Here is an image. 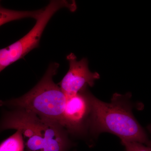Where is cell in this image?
<instances>
[{"label": "cell", "instance_id": "6da1fadb", "mask_svg": "<svg viewBox=\"0 0 151 151\" xmlns=\"http://www.w3.org/2000/svg\"><path fill=\"white\" fill-rule=\"evenodd\" d=\"M10 129L20 131L26 139V151H67L70 147L64 127L31 111L17 109L6 114L0 130Z\"/></svg>", "mask_w": 151, "mask_h": 151}, {"label": "cell", "instance_id": "7a4b0ae2", "mask_svg": "<svg viewBox=\"0 0 151 151\" xmlns=\"http://www.w3.org/2000/svg\"><path fill=\"white\" fill-rule=\"evenodd\" d=\"M92 116V126L97 133L108 132L122 140L149 145L145 132L133 116L128 95L115 93L110 103H105L86 92Z\"/></svg>", "mask_w": 151, "mask_h": 151}, {"label": "cell", "instance_id": "3957f363", "mask_svg": "<svg viewBox=\"0 0 151 151\" xmlns=\"http://www.w3.org/2000/svg\"><path fill=\"white\" fill-rule=\"evenodd\" d=\"M59 67L57 63H50L42 78L29 92L19 98L0 101V106L31 111L63 126L66 97L53 80Z\"/></svg>", "mask_w": 151, "mask_h": 151}, {"label": "cell", "instance_id": "277c9868", "mask_svg": "<svg viewBox=\"0 0 151 151\" xmlns=\"http://www.w3.org/2000/svg\"><path fill=\"white\" fill-rule=\"evenodd\" d=\"M63 8L75 12L77 8L76 3L74 1H51L43 9L29 32L9 46L0 49V72L39 46L41 37L48 22L55 13Z\"/></svg>", "mask_w": 151, "mask_h": 151}, {"label": "cell", "instance_id": "5b68a950", "mask_svg": "<svg viewBox=\"0 0 151 151\" xmlns=\"http://www.w3.org/2000/svg\"><path fill=\"white\" fill-rule=\"evenodd\" d=\"M66 59L69 63V69L58 86L67 98L84 92L88 86H94L100 75L97 72L90 71L87 58L78 61L75 55L70 53Z\"/></svg>", "mask_w": 151, "mask_h": 151}, {"label": "cell", "instance_id": "8992f818", "mask_svg": "<svg viewBox=\"0 0 151 151\" xmlns=\"http://www.w3.org/2000/svg\"><path fill=\"white\" fill-rule=\"evenodd\" d=\"M84 92L66 98L63 127L67 132L75 133L81 129L90 111L89 101Z\"/></svg>", "mask_w": 151, "mask_h": 151}, {"label": "cell", "instance_id": "52a82bcc", "mask_svg": "<svg viewBox=\"0 0 151 151\" xmlns=\"http://www.w3.org/2000/svg\"><path fill=\"white\" fill-rule=\"evenodd\" d=\"M43 9L35 11H20L4 8L0 3V27L7 23L25 18L36 20L41 15Z\"/></svg>", "mask_w": 151, "mask_h": 151}, {"label": "cell", "instance_id": "ba28073f", "mask_svg": "<svg viewBox=\"0 0 151 151\" xmlns=\"http://www.w3.org/2000/svg\"><path fill=\"white\" fill-rule=\"evenodd\" d=\"M23 137L19 131L0 144V151H24Z\"/></svg>", "mask_w": 151, "mask_h": 151}, {"label": "cell", "instance_id": "9c48e42d", "mask_svg": "<svg viewBox=\"0 0 151 151\" xmlns=\"http://www.w3.org/2000/svg\"><path fill=\"white\" fill-rule=\"evenodd\" d=\"M122 143L124 146L126 151H151L150 147L143 145L142 143L122 140Z\"/></svg>", "mask_w": 151, "mask_h": 151}]
</instances>
